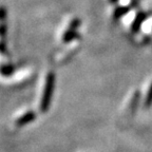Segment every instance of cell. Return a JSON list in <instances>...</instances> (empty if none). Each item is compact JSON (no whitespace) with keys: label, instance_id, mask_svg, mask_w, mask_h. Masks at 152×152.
Masks as SVG:
<instances>
[{"label":"cell","instance_id":"obj_1","mask_svg":"<svg viewBox=\"0 0 152 152\" xmlns=\"http://www.w3.org/2000/svg\"><path fill=\"white\" fill-rule=\"evenodd\" d=\"M53 87H54V75L51 73L48 75L47 83H45V91H43L42 99H41V111H45L48 109V106H49V102H50V98L52 97Z\"/></svg>","mask_w":152,"mask_h":152},{"label":"cell","instance_id":"obj_2","mask_svg":"<svg viewBox=\"0 0 152 152\" xmlns=\"http://www.w3.org/2000/svg\"><path fill=\"white\" fill-rule=\"evenodd\" d=\"M145 19H146V15L144 13H138L137 16L135 17L134 21L132 23V32H137Z\"/></svg>","mask_w":152,"mask_h":152},{"label":"cell","instance_id":"obj_3","mask_svg":"<svg viewBox=\"0 0 152 152\" xmlns=\"http://www.w3.org/2000/svg\"><path fill=\"white\" fill-rule=\"evenodd\" d=\"M34 117H35V114H34L33 112H28V113H24L22 116L19 117V118L17 119L16 124L18 126H22L24 124H28V121H33Z\"/></svg>","mask_w":152,"mask_h":152},{"label":"cell","instance_id":"obj_4","mask_svg":"<svg viewBox=\"0 0 152 152\" xmlns=\"http://www.w3.org/2000/svg\"><path fill=\"white\" fill-rule=\"evenodd\" d=\"M127 12H129V7H118V9L114 12V17H115V18H118L121 15L126 14Z\"/></svg>","mask_w":152,"mask_h":152},{"label":"cell","instance_id":"obj_5","mask_svg":"<svg viewBox=\"0 0 152 152\" xmlns=\"http://www.w3.org/2000/svg\"><path fill=\"white\" fill-rule=\"evenodd\" d=\"M146 106L147 107H149V106H151L152 104V83L151 86H150L149 88V91H148V94H147V97H146Z\"/></svg>","mask_w":152,"mask_h":152},{"label":"cell","instance_id":"obj_6","mask_svg":"<svg viewBox=\"0 0 152 152\" xmlns=\"http://www.w3.org/2000/svg\"><path fill=\"white\" fill-rule=\"evenodd\" d=\"M116 1H117V0H111V2H112V3H114V2H116Z\"/></svg>","mask_w":152,"mask_h":152}]
</instances>
